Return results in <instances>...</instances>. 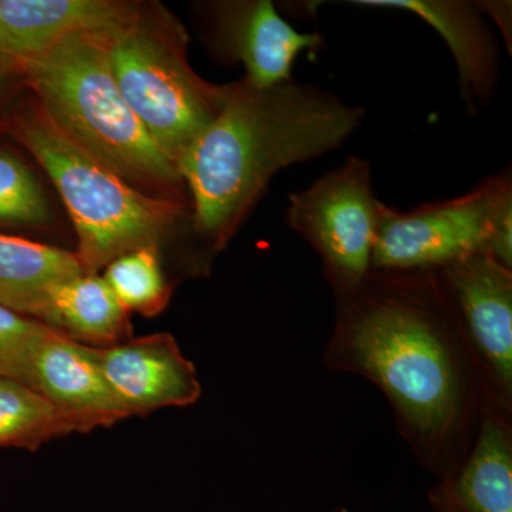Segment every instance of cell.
Wrapping results in <instances>:
<instances>
[{"instance_id": "cell-6", "label": "cell", "mask_w": 512, "mask_h": 512, "mask_svg": "<svg viewBox=\"0 0 512 512\" xmlns=\"http://www.w3.org/2000/svg\"><path fill=\"white\" fill-rule=\"evenodd\" d=\"M478 252L512 269L510 168L467 194L424 202L414 210L380 202L373 271H437Z\"/></svg>"}, {"instance_id": "cell-5", "label": "cell", "mask_w": 512, "mask_h": 512, "mask_svg": "<svg viewBox=\"0 0 512 512\" xmlns=\"http://www.w3.org/2000/svg\"><path fill=\"white\" fill-rule=\"evenodd\" d=\"M187 46V30L158 3L138 2L107 32V57L124 100L177 168L228 94V84L194 72Z\"/></svg>"}, {"instance_id": "cell-21", "label": "cell", "mask_w": 512, "mask_h": 512, "mask_svg": "<svg viewBox=\"0 0 512 512\" xmlns=\"http://www.w3.org/2000/svg\"><path fill=\"white\" fill-rule=\"evenodd\" d=\"M477 8L485 18L493 20L497 28L500 29L505 45L508 46V52L512 50V19H511V2H500V0H484V2H476Z\"/></svg>"}, {"instance_id": "cell-2", "label": "cell", "mask_w": 512, "mask_h": 512, "mask_svg": "<svg viewBox=\"0 0 512 512\" xmlns=\"http://www.w3.org/2000/svg\"><path fill=\"white\" fill-rule=\"evenodd\" d=\"M457 330L436 272L372 271L338 296L333 352L382 389L414 440L433 447L463 414Z\"/></svg>"}, {"instance_id": "cell-4", "label": "cell", "mask_w": 512, "mask_h": 512, "mask_svg": "<svg viewBox=\"0 0 512 512\" xmlns=\"http://www.w3.org/2000/svg\"><path fill=\"white\" fill-rule=\"evenodd\" d=\"M8 131L62 197L76 229V255L87 274H97L134 249L160 245L187 222L192 225L191 202L137 190L64 136L36 101L10 116Z\"/></svg>"}, {"instance_id": "cell-24", "label": "cell", "mask_w": 512, "mask_h": 512, "mask_svg": "<svg viewBox=\"0 0 512 512\" xmlns=\"http://www.w3.org/2000/svg\"><path fill=\"white\" fill-rule=\"evenodd\" d=\"M335 512H350V511H349V510H346V508H340V510L335 511Z\"/></svg>"}, {"instance_id": "cell-3", "label": "cell", "mask_w": 512, "mask_h": 512, "mask_svg": "<svg viewBox=\"0 0 512 512\" xmlns=\"http://www.w3.org/2000/svg\"><path fill=\"white\" fill-rule=\"evenodd\" d=\"M110 28L74 33L22 64L23 83L64 136L128 184L153 197L191 202L180 171L148 136L114 80Z\"/></svg>"}, {"instance_id": "cell-15", "label": "cell", "mask_w": 512, "mask_h": 512, "mask_svg": "<svg viewBox=\"0 0 512 512\" xmlns=\"http://www.w3.org/2000/svg\"><path fill=\"white\" fill-rule=\"evenodd\" d=\"M42 323L93 348H109L133 338L131 313L97 274H84L57 286Z\"/></svg>"}, {"instance_id": "cell-23", "label": "cell", "mask_w": 512, "mask_h": 512, "mask_svg": "<svg viewBox=\"0 0 512 512\" xmlns=\"http://www.w3.org/2000/svg\"><path fill=\"white\" fill-rule=\"evenodd\" d=\"M437 512H456L447 507H436Z\"/></svg>"}, {"instance_id": "cell-16", "label": "cell", "mask_w": 512, "mask_h": 512, "mask_svg": "<svg viewBox=\"0 0 512 512\" xmlns=\"http://www.w3.org/2000/svg\"><path fill=\"white\" fill-rule=\"evenodd\" d=\"M433 503L456 512H512V441L504 421L485 417L466 466Z\"/></svg>"}, {"instance_id": "cell-1", "label": "cell", "mask_w": 512, "mask_h": 512, "mask_svg": "<svg viewBox=\"0 0 512 512\" xmlns=\"http://www.w3.org/2000/svg\"><path fill=\"white\" fill-rule=\"evenodd\" d=\"M363 119L362 107L312 84H228L220 113L178 165L202 247L222 251L279 171L336 150Z\"/></svg>"}, {"instance_id": "cell-18", "label": "cell", "mask_w": 512, "mask_h": 512, "mask_svg": "<svg viewBox=\"0 0 512 512\" xmlns=\"http://www.w3.org/2000/svg\"><path fill=\"white\" fill-rule=\"evenodd\" d=\"M103 278L128 312L146 318L163 313L173 295L158 245H147L119 256L106 266Z\"/></svg>"}, {"instance_id": "cell-13", "label": "cell", "mask_w": 512, "mask_h": 512, "mask_svg": "<svg viewBox=\"0 0 512 512\" xmlns=\"http://www.w3.org/2000/svg\"><path fill=\"white\" fill-rule=\"evenodd\" d=\"M136 6L121 0H0V62L18 70L74 33L116 25Z\"/></svg>"}, {"instance_id": "cell-8", "label": "cell", "mask_w": 512, "mask_h": 512, "mask_svg": "<svg viewBox=\"0 0 512 512\" xmlns=\"http://www.w3.org/2000/svg\"><path fill=\"white\" fill-rule=\"evenodd\" d=\"M201 9L212 52L225 62L241 63L244 79L258 89L291 82L298 56L325 45L319 33L293 28L271 0L211 2Z\"/></svg>"}, {"instance_id": "cell-10", "label": "cell", "mask_w": 512, "mask_h": 512, "mask_svg": "<svg viewBox=\"0 0 512 512\" xmlns=\"http://www.w3.org/2000/svg\"><path fill=\"white\" fill-rule=\"evenodd\" d=\"M101 372L130 417L191 406L201 397L197 369L170 333L93 348Z\"/></svg>"}, {"instance_id": "cell-17", "label": "cell", "mask_w": 512, "mask_h": 512, "mask_svg": "<svg viewBox=\"0 0 512 512\" xmlns=\"http://www.w3.org/2000/svg\"><path fill=\"white\" fill-rule=\"evenodd\" d=\"M73 433V424L45 396L26 384L0 376V447L35 451Z\"/></svg>"}, {"instance_id": "cell-9", "label": "cell", "mask_w": 512, "mask_h": 512, "mask_svg": "<svg viewBox=\"0 0 512 512\" xmlns=\"http://www.w3.org/2000/svg\"><path fill=\"white\" fill-rule=\"evenodd\" d=\"M461 332L473 343L505 396L512 387V269L487 252L437 269Z\"/></svg>"}, {"instance_id": "cell-12", "label": "cell", "mask_w": 512, "mask_h": 512, "mask_svg": "<svg viewBox=\"0 0 512 512\" xmlns=\"http://www.w3.org/2000/svg\"><path fill=\"white\" fill-rule=\"evenodd\" d=\"M360 8L412 13L436 30L456 62L461 99L471 114L493 99L500 79V55L476 2L464 0H353Z\"/></svg>"}, {"instance_id": "cell-19", "label": "cell", "mask_w": 512, "mask_h": 512, "mask_svg": "<svg viewBox=\"0 0 512 512\" xmlns=\"http://www.w3.org/2000/svg\"><path fill=\"white\" fill-rule=\"evenodd\" d=\"M52 208L32 170L6 151H0V224L47 227Z\"/></svg>"}, {"instance_id": "cell-7", "label": "cell", "mask_w": 512, "mask_h": 512, "mask_svg": "<svg viewBox=\"0 0 512 512\" xmlns=\"http://www.w3.org/2000/svg\"><path fill=\"white\" fill-rule=\"evenodd\" d=\"M380 202L365 158L349 157L305 190L289 195L286 224L320 256L336 295L372 274Z\"/></svg>"}, {"instance_id": "cell-22", "label": "cell", "mask_w": 512, "mask_h": 512, "mask_svg": "<svg viewBox=\"0 0 512 512\" xmlns=\"http://www.w3.org/2000/svg\"><path fill=\"white\" fill-rule=\"evenodd\" d=\"M15 80H23L22 74L15 67L0 62V99H2L3 94H5L9 86H12Z\"/></svg>"}, {"instance_id": "cell-14", "label": "cell", "mask_w": 512, "mask_h": 512, "mask_svg": "<svg viewBox=\"0 0 512 512\" xmlns=\"http://www.w3.org/2000/svg\"><path fill=\"white\" fill-rule=\"evenodd\" d=\"M76 252L0 234V305L42 322L57 286L84 274Z\"/></svg>"}, {"instance_id": "cell-20", "label": "cell", "mask_w": 512, "mask_h": 512, "mask_svg": "<svg viewBox=\"0 0 512 512\" xmlns=\"http://www.w3.org/2000/svg\"><path fill=\"white\" fill-rule=\"evenodd\" d=\"M50 329L39 320L0 305V376L33 389V366L37 350L49 335Z\"/></svg>"}, {"instance_id": "cell-11", "label": "cell", "mask_w": 512, "mask_h": 512, "mask_svg": "<svg viewBox=\"0 0 512 512\" xmlns=\"http://www.w3.org/2000/svg\"><path fill=\"white\" fill-rule=\"evenodd\" d=\"M33 389L73 424L76 433L130 419L101 372L92 346L50 329L33 366Z\"/></svg>"}]
</instances>
